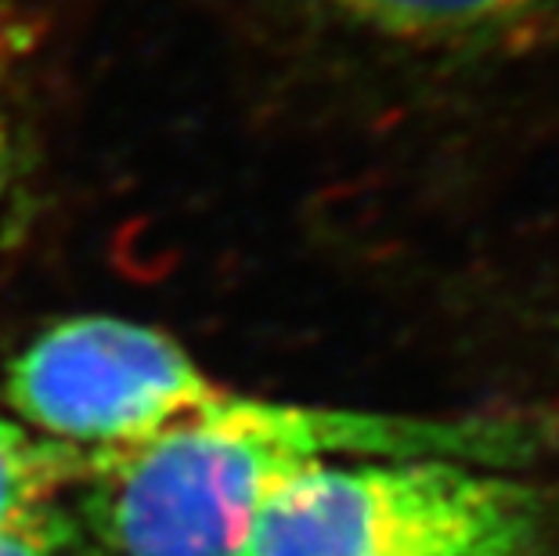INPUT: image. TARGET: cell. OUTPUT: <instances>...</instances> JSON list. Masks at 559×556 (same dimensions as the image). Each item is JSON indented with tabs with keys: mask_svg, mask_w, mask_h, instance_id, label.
<instances>
[{
	"mask_svg": "<svg viewBox=\"0 0 559 556\" xmlns=\"http://www.w3.org/2000/svg\"><path fill=\"white\" fill-rule=\"evenodd\" d=\"M538 499L484 463L325 459L293 473L239 556H538Z\"/></svg>",
	"mask_w": 559,
	"mask_h": 556,
	"instance_id": "obj_2",
	"label": "cell"
},
{
	"mask_svg": "<svg viewBox=\"0 0 559 556\" xmlns=\"http://www.w3.org/2000/svg\"><path fill=\"white\" fill-rule=\"evenodd\" d=\"M343 22L412 47H509L559 19V0H318Z\"/></svg>",
	"mask_w": 559,
	"mask_h": 556,
	"instance_id": "obj_4",
	"label": "cell"
},
{
	"mask_svg": "<svg viewBox=\"0 0 559 556\" xmlns=\"http://www.w3.org/2000/svg\"><path fill=\"white\" fill-rule=\"evenodd\" d=\"M55 546H58L55 510L22 520V524L0 535V556H55Z\"/></svg>",
	"mask_w": 559,
	"mask_h": 556,
	"instance_id": "obj_7",
	"label": "cell"
},
{
	"mask_svg": "<svg viewBox=\"0 0 559 556\" xmlns=\"http://www.w3.org/2000/svg\"><path fill=\"white\" fill-rule=\"evenodd\" d=\"M224 390L174 336L116 315H80L44 329L4 376V398L22 427L83 463L199 416Z\"/></svg>",
	"mask_w": 559,
	"mask_h": 556,
	"instance_id": "obj_3",
	"label": "cell"
},
{
	"mask_svg": "<svg viewBox=\"0 0 559 556\" xmlns=\"http://www.w3.org/2000/svg\"><path fill=\"white\" fill-rule=\"evenodd\" d=\"M22 29L11 0H0V203L19 170L22 138Z\"/></svg>",
	"mask_w": 559,
	"mask_h": 556,
	"instance_id": "obj_6",
	"label": "cell"
},
{
	"mask_svg": "<svg viewBox=\"0 0 559 556\" xmlns=\"http://www.w3.org/2000/svg\"><path fill=\"white\" fill-rule=\"evenodd\" d=\"M83 456L29 434L19 419L0 416V535L51 510L55 495L83 481Z\"/></svg>",
	"mask_w": 559,
	"mask_h": 556,
	"instance_id": "obj_5",
	"label": "cell"
},
{
	"mask_svg": "<svg viewBox=\"0 0 559 556\" xmlns=\"http://www.w3.org/2000/svg\"><path fill=\"white\" fill-rule=\"evenodd\" d=\"M531 434L495 419H412L224 394L127 452L87 459V520L109 556H239L293 473L325 459L440 456L509 466Z\"/></svg>",
	"mask_w": 559,
	"mask_h": 556,
	"instance_id": "obj_1",
	"label": "cell"
}]
</instances>
